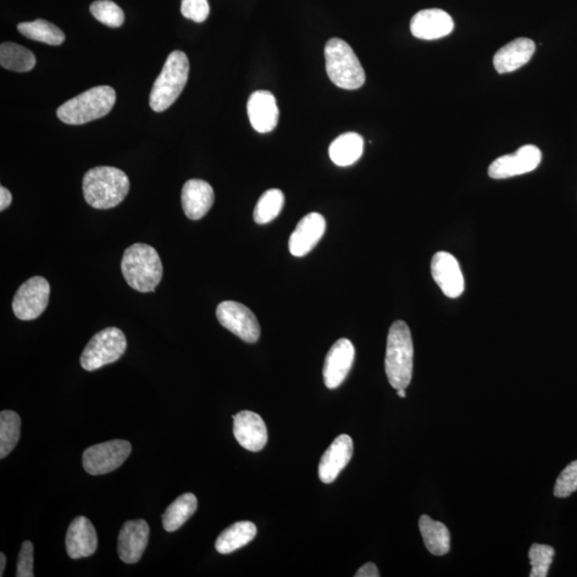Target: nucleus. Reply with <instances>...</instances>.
<instances>
[{"label": "nucleus", "instance_id": "1", "mask_svg": "<svg viewBox=\"0 0 577 577\" xmlns=\"http://www.w3.org/2000/svg\"><path fill=\"white\" fill-rule=\"evenodd\" d=\"M82 192L90 207L112 209L125 201L130 192V180L118 168L99 166L87 171L82 179Z\"/></svg>", "mask_w": 577, "mask_h": 577}, {"label": "nucleus", "instance_id": "2", "mask_svg": "<svg viewBox=\"0 0 577 577\" xmlns=\"http://www.w3.org/2000/svg\"><path fill=\"white\" fill-rule=\"evenodd\" d=\"M122 274L132 288L153 292L163 277V264L157 249L147 244H133L121 261Z\"/></svg>", "mask_w": 577, "mask_h": 577}, {"label": "nucleus", "instance_id": "3", "mask_svg": "<svg viewBox=\"0 0 577 577\" xmlns=\"http://www.w3.org/2000/svg\"><path fill=\"white\" fill-rule=\"evenodd\" d=\"M414 346L409 326L403 321L392 323L388 332L385 371L395 390L407 388L412 381Z\"/></svg>", "mask_w": 577, "mask_h": 577}, {"label": "nucleus", "instance_id": "4", "mask_svg": "<svg viewBox=\"0 0 577 577\" xmlns=\"http://www.w3.org/2000/svg\"><path fill=\"white\" fill-rule=\"evenodd\" d=\"M115 104L116 91L112 87H94L61 105L57 116L65 125H86L103 118L113 109Z\"/></svg>", "mask_w": 577, "mask_h": 577}, {"label": "nucleus", "instance_id": "5", "mask_svg": "<svg viewBox=\"0 0 577 577\" xmlns=\"http://www.w3.org/2000/svg\"><path fill=\"white\" fill-rule=\"evenodd\" d=\"M188 73L190 61L186 55L181 51L171 53L150 93V108L157 113L168 109L185 89Z\"/></svg>", "mask_w": 577, "mask_h": 577}, {"label": "nucleus", "instance_id": "6", "mask_svg": "<svg viewBox=\"0 0 577 577\" xmlns=\"http://www.w3.org/2000/svg\"><path fill=\"white\" fill-rule=\"evenodd\" d=\"M326 72L332 84L355 90L365 84L366 74L357 54L341 39L332 38L324 48Z\"/></svg>", "mask_w": 577, "mask_h": 577}, {"label": "nucleus", "instance_id": "7", "mask_svg": "<svg viewBox=\"0 0 577 577\" xmlns=\"http://www.w3.org/2000/svg\"><path fill=\"white\" fill-rule=\"evenodd\" d=\"M126 349V338L116 327H108L94 335L82 353L81 365L87 371H94L113 364L122 357Z\"/></svg>", "mask_w": 577, "mask_h": 577}, {"label": "nucleus", "instance_id": "8", "mask_svg": "<svg viewBox=\"0 0 577 577\" xmlns=\"http://www.w3.org/2000/svg\"><path fill=\"white\" fill-rule=\"evenodd\" d=\"M131 452V443L125 440L97 444L82 454V466L93 476L112 473L125 462Z\"/></svg>", "mask_w": 577, "mask_h": 577}, {"label": "nucleus", "instance_id": "9", "mask_svg": "<svg viewBox=\"0 0 577 577\" xmlns=\"http://www.w3.org/2000/svg\"><path fill=\"white\" fill-rule=\"evenodd\" d=\"M51 286L41 276L32 277L16 291L13 309L16 318L22 321L35 320L46 312Z\"/></svg>", "mask_w": 577, "mask_h": 577}, {"label": "nucleus", "instance_id": "10", "mask_svg": "<svg viewBox=\"0 0 577 577\" xmlns=\"http://www.w3.org/2000/svg\"><path fill=\"white\" fill-rule=\"evenodd\" d=\"M216 317L225 329L243 341L254 343L259 340L261 329L256 315L243 304L226 301L216 309Z\"/></svg>", "mask_w": 577, "mask_h": 577}, {"label": "nucleus", "instance_id": "11", "mask_svg": "<svg viewBox=\"0 0 577 577\" xmlns=\"http://www.w3.org/2000/svg\"><path fill=\"white\" fill-rule=\"evenodd\" d=\"M542 153L534 144H526L513 154L504 155L490 165V177L495 180L508 179L515 176L529 174L540 165Z\"/></svg>", "mask_w": 577, "mask_h": 577}, {"label": "nucleus", "instance_id": "12", "mask_svg": "<svg viewBox=\"0 0 577 577\" xmlns=\"http://www.w3.org/2000/svg\"><path fill=\"white\" fill-rule=\"evenodd\" d=\"M433 280L447 297L457 298L464 291V277L458 260L452 254L438 252L431 261Z\"/></svg>", "mask_w": 577, "mask_h": 577}, {"label": "nucleus", "instance_id": "13", "mask_svg": "<svg viewBox=\"0 0 577 577\" xmlns=\"http://www.w3.org/2000/svg\"><path fill=\"white\" fill-rule=\"evenodd\" d=\"M232 418L233 435L238 444L249 452L263 451L268 443V429L261 416L251 410H242Z\"/></svg>", "mask_w": 577, "mask_h": 577}, {"label": "nucleus", "instance_id": "14", "mask_svg": "<svg viewBox=\"0 0 577 577\" xmlns=\"http://www.w3.org/2000/svg\"><path fill=\"white\" fill-rule=\"evenodd\" d=\"M354 359L353 343L345 338L337 340L326 355L323 367L325 386L330 390L340 387L351 370Z\"/></svg>", "mask_w": 577, "mask_h": 577}, {"label": "nucleus", "instance_id": "15", "mask_svg": "<svg viewBox=\"0 0 577 577\" xmlns=\"http://www.w3.org/2000/svg\"><path fill=\"white\" fill-rule=\"evenodd\" d=\"M453 29L452 16L441 9L421 10L410 21V32L421 40H437L451 35Z\"/></svg>", "mask_w": 577, "mask_h": 577}, {"label": "nucleus", "instance_id": "16", "mask_svg": "<svg viewBox=\"0 0 577 577\" xmlns=\"http://www.w3.org/2000/svg\"><path fill=\"white\" fill-rule=\"evenodd\" d=\"M150 529L146 521H127L122 526L118 539V554L122 562L136 564L142 557L149 542Z\"/></svg>", "mask_w": 577, "mask_h": 577}, {"label": "nucleus", "instance_id": "17", "mask_svg": "<svg viewBox=\"0 0 577 577\" xmlns=\"http://www.w3.org/2000/svg\"><path fill=\"white\" fill-rule=\"evenodd\" d=\"M326 223L323 216L310 213L299 221L288 240V249L294 257H304L313 251L323 237Z\"/></svg>", "mask_w": 577, "mask_h": 577}, {"label": "nucleus", "instance_id": "18", "mask_svg": "<svg viewBox=\"0 0 577 577\" xmlns=\"http://www.w3.org/2000/svg\"><path fill=\"white\" fill-rule=\"evenodd\" d=\"M353 456V441L347 435L337 436L327 448L319 464V477L324 484H332L340 476Z\"/></svg>", "mask_w": 577, "mask_h": 577}, {"label": "nucleus", "instance_id": "19", "mask_svg": "<svg viewBox=\"0 0 577 577\" xmlns=\"http://www.w3.org/2000/svg\"><path fill=\"white\" fill-rule=\"evenodd\" d=\"M247 114L252 126L257 132L273 131L280 119V109L273 93L265 90L254 92L248 99Z\"/></svg>", "mask_w": 577, "mask_h": 577}, {"label": "nucleus", "instance_id": "20", "mask_svg": "<svg viewBox=\"0 0 577 577\" xmlns=\"http://www.w3.org/2000/svg\"><path fill=\"white\" fill-rule=\"evenodd\" d=\"M65 547L72 559L89 557L96 553L98 535L90 521L85 517L72 521L66 532Z\"/></svg>", "mask_w": 577, "mask_h": 577}, {"label": "nucleus", "instance_id": "21", "mask_svg": "<svg viewBox=\"0 0 577 577\" xmlns=\"http://www.w3.org/2000/svg\"><path fill=\"white\" fill-rule=\"evenodd\" d=\"M182 208L188 219L198 220L209 212L214 203V191L208 182L188 180L182 188Z\"/></svg>", "mask_w": 577, "mask_h": 577}, {"label": "nucleus", "instance_id": "22", "mask_svg": "<svg viewBox=\"0 0 577 577\" xmlns=\"http://www.w3.org/2000/svg\"><path fill=\"white\" fill-rule=\"evenodd\" d=\"M535 51L536 44L530 39H515L495 54L493 59L494 68L499 74L517 71L529 63Z\"/></svg>", "mask_w": 577, "mask_h": 577}, {"label": "nucleus", "instance_id": "23", "mask_svg": "<svg viewBox=\"0 0 577 577\" xmlns=\"http://www.w3.org/2000/svg\"><path fill=\"white\" fill-rule=\"evenodd\" d=\"M332 163L347 168L357 162L364 153V140L357 133H345L331 143L329 149Z\"/></svg>", "mask_w": 577, "mask_h": 577}, {"label": "nucleus", "instance_id": "24", "mask_svg": "<svg viewBox=\"0 0 577 577\" xmlns=\"http://www.w3.org/2000/svg\"><path fill=\"white\" fill-rule=\"evenodd\" d=\"M256 535L257 527L252 521H237L219 536L215 542L216 551L223 555L231 554L247 546Z\"/></svg>", "mask_w": 577, "mask_h": 577}, {"label": "nucleus", "instance_id": "25", "mask_svg": "<svg viewBox=\"0 0 577 577\" xmlns=\"http://www.w3.org/2000/svg\"><path fill=\"white\" fill-rule=\"evenodd\" d=\"M419 530L428 551L435 556H444L451 551V534L445 525L432 520L429 515H421Z\"/></svg>", "mask_w": 577, "mask_h": 577}, {"label": "nucleus", "instance_id": "26", "mask_svg": "<svg viewBox=\"0 0 577 577\" xmlns=\"http://www.w3.org/2000/svg\"><path fill=\"white\" fill-rule=\"evenodd\" d=\"M198 501L192 493H185L166 509L162 515L165 530L173 532L180 529L196 512Z\"/></svg>", "mask_w": 577, "mask_h": 577}, {"label": "nucleus", "instance_id": "27", "mask_svg": "<svg viewBox=\"0 0 577 577\" xmlns=\"http://www.w3.org/2000/svg\"><path fill=\"white\" fill-rule=\"evenodd\" d=\"M36 63L35 55L19 44L5 42L0 47V65L4 69L23 73L35 68Z\"/></svg>", "mask_w": 577, "mask_h": 577}, {"label": "nucleus", "instance_id": "28", "mask_svg": "<svg viewBox=\"0 0 577 577\" xmlns=\"http://www.w3.org/2000/svg\"><path fill=\"white\" fill-rule=\"evenodd\" d=\"M18 30L22 35L30 40L46 43L48 46H61L65 40L64 31L46 20L25 22L18 25Z\"/></svg>", "mask_w": 577, "mask_h": 577}, {"label": "nucleus", "instance_id": "29", "mask_svg": "<svg viewBox=\"0 0 577 577\" xmlns=\"http://www.w3.org/2000/svg\"><path fill=\"white\" fill-rule=\"evenodd\" d=\"M21 425V418L13 410H3L0 413V458L7 457L18 445Z\"/></svg>", "mask_w": 577, "mask_h": 577}, {"label": "nucleus", "instance_id": "30", "mask_svg": "<svg viewBox=\"0 0 577 577\" xmlns=\"http://www.w3.org/2000/svg\"><path fill=\"white\" fill-rule=\"evenodd\" d=\"M285 204V195L280 190L266 191L260 197L254 211V220L259 225H265L274 220L281 212Z\"/></svg>", "mask_w": 577, "mask_h": 577}, {"label": "nucleus", "instance_id": "31", "mask_svg": "<svg viewBox=\"0 0 577 577\" xmlns=\"http://www.w3.org/2000/svg\"><path fill=\"white\" fill-rule=\"evenodd\" d=\"M90 13L102 24L118 29L125 23L124 11L112 0H97L90 5Z\"/></svg>", "mask_w": 577, "mask_h": 577}, {"label": "nucleus", "instance_id": "32", "mask_svg": "<svg viewBox=\"0 0 577 577\" xmlns=\"http://www.w3.org/2000/svg\"><path fill=\"white\" fill-rule=\"evenodd\" d=\"M555 549L546 545H532L529 557L531 564L530 577H547L553 563Z\"/></svg>", "mask_w": 577, "mask_h": 577}, {"label": "nucleus", "instance_id": "33", "mask_svg": "<svg viewBox=\"0 0 577 577\" xmlns=\"http://www.w3.org/2000/svg\"><path fill=\"white\" fill-rule=\"evenodd\" d=\"M577 491V460L570 463L559 475L554 487V495L565 498Z\"/></svg>", "mask_w": 577, "mask_h": 577}, {"label": "nucleus", "instance_id": "34", "mask_svg": "<svg viewBox=\"0 0 577 577\" xmlns=\"http://www.w3.org/2000/svg\"><path fill=\"white\" fill-rule=\"evenodd\" d=\"M181 13L185 19L203 23L210 14L208 0H182Z\"/></svg>", "mask_w": 577, "mask_h": 577}, {"label": "nucleus", "instance_id": "35", "mask_svg": "<svg viewBox=\"0 0 577 577\" xmlns=\"http://www.w3.org/2000/svg\"><path fill=\"white\" fill-rule=\"evenodd\" d=\"M16 576H35V574H33V545L30 541H25L21 547L18 568H16Z\"/></svg>", "mask_w": 577, "mask_h": 577}, {"label": "nucleus", "instance_id": "36", "mask_svg": "<svg viewBox=\"0 0 577 577\" xmlns=\"http://www.w3.org/2000/svg\"><path fill=\"white\" fill-rule=\"evenodd\" d=\"M357 577H379V569L376 568V565L373 563L366 564L363 567H360L357 570V573H355Z\"/></svg>", "mask_w": 577, "mask_h": 577}, {"label": "nucleus", "instance_id": "37", "mask_svg": "<svg viewBox=\"0 0 577 577\" xmlns=\"http://www.w3.org/2000/svg\"><path fill=\"white\" fill-rule=\"evenodd\" d=\"M13 202V195L4 186L0 187V211H4Z\"/></svg>", "mask_w": 577, "mask_h": 577}, {"label": "nucleus", "instance_id": "38", "mask_svg": "<svg viewBox=\"0 0 577 577\" xmlns=\"http://www.w3.org/2000/svg\"><path fill=\"white\" fill-rule=\"evenodd\" d=\"M5 562H7V560H5L4 554H0V564H0V576H4Z\"/></svg>", "mask_w": 577, "mask_h": 577}, {"label": "nucleus", "instance_id": "39", "mask_svg": "<svg viewBox=\"0 0 577 577\" xmlns=\"http://www.w3.org/2000/svg\"><path fill=\"white\" fill-rule=\"evenodd\" d=\"M398 396L400 398L407 397V393H405L404 388H401V390H398Z\"/></svg>", "mask_w": 577, "mask_h": 577}]
</instances>
